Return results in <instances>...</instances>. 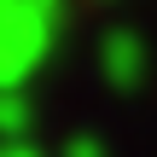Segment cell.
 <instances>
[{
    "label": "cell",
    "mask_w": 157,
    "mask_h": 157,
    "mask_svg": "<svg viewBox=\"0 0 157 157\" xmlns=\"http://www.w3.org/2000/svg\"><path fill=\"white\" fill-rule=\"evenodd\" d=\"M23 122H29V117H23V105H17V99H6V93H0V134H17V128H23Z\"/></svg>",
    "instance_id": "1"
},
{
    "label": "cell",
    "mask_w": 157,
    "mask_h": 157,
    "mask_svg": "<svg viewBox=\"0 0 157 157\" xmlns=\"http://www.w3.org/2000/svg\"><path fill=\"white\" fill-rule=\"evenodd\" d=\"M64 157H105V146H99V140H70Z\"/></svg>",
    "instance_id": "2"
},
{
    "label": "cell",
    "mask_w": 157,
    "mask_h": 157,
    "mask_svg": "<svg viewBox=\"0 0 157 157\" xmlns=\"http://www.w3.org/2000/svg\"><path fill=\"white\" fill-rule=\"evenodd\" d=\"M0 157H41V151H35V146H23V140H6V146H0Z\"/></svg>",
    "instance_id": "3"
}]
</instances>
